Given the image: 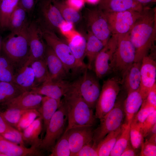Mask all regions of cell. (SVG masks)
<instances>
[{
	"instance_id": "obj_13",
	"label": "cell",
	"mask_w": 156,
	"mask_h": 156,
	"mask_svg": "<svg viewBox=\"0 0 156 156\" xmlns=\"http://www.w3.org/2000/svg\"><path fill=\"white\" fill-rule=\"evenodd\" d=\"M117 34L112 35L95 60V74L98 79H101L112 72V63L117 46Z\"/></svg>"
},
{
	"instance_id": "obj_38",
	"label": "cell",
	"mask_w": 156,
	"mask_h": 156,
	"mask_svg": "<svg viewBox=\"0 0 156 156\" xmlns=\"http://www.w3.org/2000/svg\"><path fill=\"white\" fill-rule=\"evenodd\" d=\"M0 88L6 96L8 101L25 92L13 83L0 81Z\"/></svg>"
},
{
	"instance_id": "obj_18",
	"label": "cell",
	"mask_w": 156,
	"mask_h": 156,
	"mask_svg": "<svg viewBox=\"0 0 156 156\" xmlns=\"http://www.w3.org/2000/svg\"><path fill=\"white\" fill-rule=\"evenodd\" d=\"M44 55L50 79L53 81L67 80L70 75L63 64L53 50L46 44Z\"/></svg>"
},
{
	"instance_id": "obj_33",
	"label": "cell",
	"mask_w": 156,
	"mask_h": 156,
	"mask_svg": "<svg viewBox=\"0 0 156 156\" xmlns=\"http://www.w3.org/2000/svg\"><path fill=\"white\" fill-rule=\"evenodd\" d=\"M52 1L66 21L73 24L80 20L81 15L78 11L69 6L66 2L60 0Z\"/></svg>"
},
{
	"instance_id": "obj_10",
	"label": "cell",
	"mask_w": 156,
	"mask_h": 156,
	"mask_svg": "<svg viewBox=\"0 0 156 156\" xmlns=\"http://www.w3.org/2000/svg\"><path fill=\"white\" fill-rule=\"evenodd\" d=\"M99 79L87 67L83 72L82 75L76 80L81 95L92 109L95 107L101 91Z\"/></svg>"
},
{
	"instance_id": "obj_20",
	"label": "cell",
	"mask_w": 156,
	"mask_h": 156,
	"mask_svg": "<svg viewBox=\"0 0 156 156\" xmlns=\"http://www.w3.org/2000/svg\"><path fill=\"white\" fill-rule=\"evenodd\" d=\"M42 97L30 91H26L7 101L4 105L7 108L37 109L40 105Z\"/></svg>"
},
{
	"instance_id": "obj_11",
	"label": "cell",
	"mask_w": 156,
	"mask_h": 156,
	"mask_svg": "<svg viewBox=\"0 0 156 156\" xmlns=\"http://www.w3.org/2000/svg\"><path fill=\"white\" fill-rule=\"evenodd\" d=\"M85 17L88 30L105 46L112 34L105 14L97 8L88 9Z\"/></svg>"
},
{
	"instance_id": "obj_7",
	"label": "cell",
	"mask_w": 156,
	"mask_h": 156,
	"mask_svg": "<svg viewBox=\"0 0 156 156\" xmlns=\"http://www.w3.org/2000/svg\"><path fill=\"white\" fill-rule=\"evenodd\" d=\"M124 101L117 98L114 107L102 118L98 127L94 130L93 145L96 147L98 144L109 133L117 129L122 125L125 117Z\"/></svg>"
},
{
	"instance_id": "obj_51",
	"label": "cell",
	"mask_w": 156,
	"mask_h": 156,
	"mask_svg": "<svg viewBox=\"0 0 156 156\" xmlns=\"http://www.w3.org/2000/svg\"><path fill=\"white\" fill-rule=\"evenodd\" d=\"M136 150L133 148L129 144L124 150L120 156H137Z\"/></svg>"
},
{
	"instance_id": "obj_54",
	"label": "cell",
	"mask_w": 156,
	"mask_h": 156,
	"mask_svg": "<svg viewBox=\"0 0 156 156\" xmlns=\"http://www.w3.org/2000/svg\"><path fill=\"white\" fill-rule=\"evenodd\" d=\"M87 2L91 4H95L98 3L99 0H85Z\"/></svg>"
},
{
	"instance_id": "obj_41",
	"label": "cell",
	"mask_w": 156,
	"mask_h": 156,
	"mask_svg": "<svg viewBox=\"0 0 156 156\" xmlns=\"http://www.w3.org/2000/svg\"><path fill=\"white\" fill-rule=\"evenodd\" d=\"M1 135L6 140L18 145L25 146L22 132L16 128L6 131Z\"/></svg>"
},
{
	"instance_id": "obj_44",
	"label": "cell",
	"mask_w": 156,
	"mask_h": 156,
	"mask_svg": "<svg viewBox=\"0 0 156 156\" xmlns=\"http://www.w3.org/2000/svg\"><path fill=\"white\" fill-rule=\"evenodd\" d=\"M74 156H98L96 147L93 141L83 146Z\"/></svg>"
},
{
	"instance_id": "obj_17",
	"label": "cell",
	"mask_w": 156,
	"mask_h": 156,
	"mask_svg": "<svg viewBox=\"0 0 156 156\" xmlns=\"http://www.w3.org/2000/svg\"><path fill=\"white\" fill-rule=\"evenodd\" d=\"M73 82L67 80L53 81L49 79L30 90L31 92L56 99H61L70 88Z\"/></svg>"
},
{
	"instance_id": "obj_49",
	"label": "cell",
	"mask_w": 156,
	"mask_h": 156,
	"mask_svg": "<svg viewBox=\"0 0 156 156\" xmlns=\"http://www.w3.org/2000/svg\"><path fill=\"white\" fill-rule=\"evenodd\" d=\"M85 0H67L66 3L69 6L78 11L84 5Z\"/></svg>"
},
{
	"instance_id": "obj_53",
	"label": "cell",
	"mask_w": 156,
	"mask_h": 156,
	"mask_svg": "<svg viewBox=\"0 0 156 156\" xmlns=\"http://www.w3.org/2000/svg\"><path fill=\"white\" fill-rule=\"evenodd\" d=\"M141 4L144 5L149 3H155L156 1V0H134Z\"/></svg>"
},
{
	"instance_id": "obj_47",
	"label": "cell",
	"mask_w": 156,
	"mask_h": 156,
	"mask_svg": "<svg viewBox=\"0 0 156 156\" xmlns=\"http://www.w3.org/2000/svg\"><path fill=\"white\" fill-rule=\"evenodd\" d=\"M148 104L156 108V84L150 90L146 98L144 100Z\"/></svg>"
},
{
	"instance_id": "obj_22",
	"label": "cell",
	"mask_w": 156,
	"mask_h": 156,
	"mask_svg": "<svg viewBox=\"0 0 156 156\" xmlns=\"http://www.w3.org/2000/svg\"><path fill=\"white\" fill-rule=\"evenodd\" d=\"M67 43L79 67L83 70L87 67L84 62L86 57V39L75 32H73L67 38Z\"/></svg>"
},
{
	"instance_id": "obj_8",
	"label": "cell",
	"mask_w": 156,
	"mask_h": 156,
	"mask_svg": "<svg viewBox=\"0 0 156 156\" xmlns=\"http://www.w3.org/2000/svg\"><path fill=\"white\" fill-rule=\"evenodd\" d=\"M66 107L61 100L58 109L51 118L45 130V135L42 139L40 149L51 151L57 141L63 134L66 120Z\"/></svg>"
},
{
	"instance_id": "obj_21",
	"label": "cell",
	"mask_w": 156,
	"mask_h": 156,
	"mask_svg": "<svg viewBox=\"0 0 156 156\" xmlns=\"http://www.w3.org/2000/svg\"><path fill=\"white\" fill-rule=\"evenodd\" d=\"M0 153L5 156H40L39 150L33 147L27 148L11 142L0 135Z\"/></svg>"
},
{
	"instance_id": "obj_30",
	"label": "cell",
	"mask_w": 156,
	"mask_h": 156,
	"mask_svg": "<svg viewBox=\"0 0 156 156\" xmlns=\"http://www.w3.org/2000/svg\"><path fill=\"white\" fill-rule=\"evenodd\" d=\"M122 125L107 134L96 146L98 156H109L121 132Z\"/></svg>"
},
{
	"instance_id": "obj_26",
	"label": "cell",
	"mask_w": 156,
	"mask_h": 156,
	"mask_svg": "<svg viewBox=\"0 0 156 156\" xmlns=\"http://www.w3.org/2000/svg\"><path fill=\"white\" fill-rule=\"evenodd\" d=\"M144 100L139 89L127 93L124 101V109L125 116V123L131 124L134 116L140 109Z\"/></svg>"
},
{
	"instance_id": "obj_40",
	"label": "cell",
	"mask_w": 156,
	"mask_h": 156,
	"mask_svg": "<svg viewBox=\"0 0 156 156\" xmlns=\"http://www.w3.org/2000/svg\"><path fill=\"white\" fill-rule=\"evenodd\" d=\"M155 110H156V108L143 101L140 109L132 119L141 126L147 118Z\"/></svg>"
},
{
	"instance_id": "obj_29",
	"label": "cell",
	"mask_w": 156,
	"mask_h": 156,
	"mask_svg": "<svg viewBox=\"0 0 156 156\" xmlns=\"http://www.w3.org/2000/svg\"><path fill=\"white\" fill-rule=\"evenodd\" d=\"M27 13L19 4L9 18L7 29L11 32L21 30L28 25Z\"/></svg>"
},
{
	"instance_id": "obj_2",
	"label": "cell",
	"mask_w": 156,
	"mask_h": 156,
	"mask_svg": "<svg viewBox=\"0 0 156 156\" xmlns=\"http://www.w3.org/2000/svg\"><path fill=\"white\" fill-rule=\"evenodd\" d=\"M63 97L62 101L66 109L68 121L65 131L74 127L94 125L96 118L93 109L81 95L76 80L72 82L70 88Z\"/></svg>"
},
{
	"instance_id": "obj_48",
	"label": "cell",
	"mask_w": 156,
	"mask_h": 156,
	"mask_svg": "<svg viewBox=\"0 0 156 156\" xmlns=\"http://www.w3.org/2000/svg\"><path fill=\"white\" fill-rule=\"evenodd\" d=\"M73 23L65 21L60 25V31L65 35H69L73 32Z\"/></svg>"
},
{
	"instance_id": "obj_32",
	"label": "cell",
	"mask_w": 156,
	"mask_h": 156,
	"mask_svg": "<svg viewBox=\"0 0 156 156\" xmlns=\"http://www.w3.org/2000/svg\"><path fill=\"white\" fill-rule=\"evenodd\" d=\"M130 124L124 123L122 125V129L109 156H120L127 146L130 144Z\"/></svg>"
},
{
	"instance_id": "obj_23",
	"label": "cell",
	"mask_w": 156,
	"mask_h": 156,
	"mask_svg": "<svg viewBox=\"0 0 156 156\" xmlns=\"http://www.w3.org/2000/svg\"><path fill=\"white\" fill-rule=\"evenodd\" d=\"M141 62H134L126 72L122 79V85L127 93L139 89L141 82Z\"/></svg>"
},
{
	"instance_id": "obj_43",
	"label": "cell",
	"mask_w": 156,
	"mask_h": 156,
	"mask_svg": "<svg viewBox=\"0 0 156 156\" xmlns=\"http://www.w3.org/2000/svg\"><path fill=\"white\" fill-rule=\"evenodd\" d=\"M140 155L141 156H156V143L146 140L141 146Z\"/></svg>"
},
{
	"instance_id": "obj_24",
	"label": "cell",
	"mask_w": 156,
	"mask_h": 156,
	"mask_svg": "<svg viewBox=\"0 0 156 156\" xmlns=\"http://www.w3.org/2000/svg\"><path fill=\"white\" fill-rule=\"evenodd\" d=\"M43 121L41 116L36 118L22 131L23 139L25 143H28L37 149H40L42 139L39 136L42 131Z\"/></svg>"
},
{
	"instance_id": "obj_27",
	"label": "cell",
	"mask_w": 156,
	"mask_h": 156,
	"mask_svg": "<svg viewBox=\"0 0 156 156\" xmlns=\"http://www.w3.org/2000/svg\"><path fill=\"white\" fill-rule=\"evenodd\" d=\"M61 102V99L46 96L42 97L40 105L37 110L42 120L43 133L45 132L49 121L58 109Z\"/></svg>"
},
{
	"instance_id": "obj_3",
	"label": "cell",
	"mask_w": 156,
	"mask_h": 156,
	"mask_svg": "<svg viewBox=\"0 0 156 156\" xmlns=\"http://www.w3.org/2000/svg\"><path fill=\"white\" fill-rule=\"evenodd\" d=\"M28 27L20 31L11 32L2 42L4 56L14 68L17 66L19 68L22 66L29 57L30 48Z\"/></svg>"
},
{
	"instance_id": "obj_9",
	"label": "cell",
	"mask_w": 156,
	"mask_h": 156,
	"mask_svg": "<svg viewBox=\"0 0 156 156\" xmlns=\"http://www.w3.org/2000/svg\"><path fill=\"white\" fill-rule=\"evenodd\" d=\"M38 18L41 27L56 33L60 25L65 21L52 0H40L37 3Z\"/></svg>"
},
{
	"instance_id": "obj_37",
	"label": "cell",
	"mask_w": 156,
	"mask_h": 156,
	"mask_svg": "<svg viewBox=\"0 0 156 156\" xmlns=\"http://www.w3.org/2000/svg\"><path fill=\"white\" fill-rule=\"evenodd\" d=\"M144 138L141 126L132 119L130 129V142L132 147L136 149L141 147Z\"/></svg>"
},
{
	"instance_id": "obj_25",
	"label": "cell",
	"mask_w": 156,
	"mask_h": 156,
	"mask_svg": "<svg viewBox=\"0 0 156 156\" xmlns=\"http://www.w3.org/2000/svg\"><path fill=\"white\" fill-rule=\"evenodd\" d=\"M13 83L25 91L35 87L34 75L31 66L24 64L19 68L14 74Z\"/></svg>"
},
{
	"instance_id": "obj_36",
	"label": "cell",
	"mask_w": 156,
	"mask_h": 156,
	"mask_svg": "<svg viewBox=\"0 0 156 156\" xmlns=\"http://www.w3.org/2000/svg\"><path fill=\"white\" fill-rule=\"evenodd\" d=\"M49 156H70L71 151L66 132H64L50 151Z\"/></svg>"
},
{
	"instance_id": "obj_16",
	"label": "cell",
	"mask_w": 156,
	"mask_h": 156,
	"mask_svg": "<svg viewBox=\"0 0 156 156\" xmlns=\"http://www.w3.org/2000/svg\"><path fill=\"white\" fill-rule=\"evenodd\" d=\"M92 127H78L64 131L66 133L71 156H74L83 146L93 141L94 130Z\"/></svg>"
},
{
	"instance_id": "obj_5",
	"label": "cell",
	"mask_w": 156,
	"mask_h": 156,
	"mask_svg": "<svg viewBox=\"0 0 156 156\" xmlns=\"http://www.w3.org/2000/svg\"><path fill=\"white\" fill-rule=\"evenodd\" d=\"M129 32L117 34V46L112 60V72L121 79L134 62L135 57V49L130 39Z\"/></svg>"
},
{
	"instance_id": "obj_1",
	"label": "cell",
	"mask_w": 156,
	"mask_h": 156,
	"mask_svg": "<svg viewBox=\"0 0 156 156\" xmlns=\"http://www.w3.org/2000/svg\"><path fill=\"white\" fill-rule=\"evenodd\" d=\"M156 30L155 10L144 7L129 33L135 49L134 62H141L144 57L148 55L156 40Z\"/></svg>"
},
{
	"instance_id": "obj_34",
	"label": "cell",
	"mask_w": 156,
	"mask_h": 156,
	"mask_svg": "<svg viewBox=\"0 0 156 156\" xmlns=\"http://www.w3.org/2000/svg\"><path fill=\"white\" fill-rule=\"evenodd\" d=\"M29 65L34 71L36 87L50 79L47 65L44 59L34 61Z\"/></svg>"
},
{
	"instance_id": "obj_50",
	"label": "cell",
	"mask_w": 156,
	"mask_h": 156,
	"mask_svg": "<svg viewBox=\"0 0 156 156\" xmlns=\"http://www.w3.org/2000/svg\"><path fill=\"white\" fill-rule=\"evenodd\" d=\"M14 128L6 122L0 112V134Z\"/></svg>"
},
{
	"instance_id": "obj_35",
	"label": "cell",
	"mask_w": 156,
	"mask_h": 156,
	"mask_svg": "<svg viewBox=\"0 0 156 156\" xmlns=\"http://www.w3.org/2000/svg\"><path fill=\"white\" fill-rule=\"evenodd\" d=\"M28 110L16 108H7L5 111H0V112L7 123L16 129L22 116Z\"/></svg>"
},
{
	"instance_id": "obj_6",
	"label": "cell",
	"mask_w": 156,
	"mask_h": 156,
	"mask_svg": "<svg viewBox=\"0 0 156 156\" xmlns=\"http://www.w3.org/2000/svg\"><path fill=\"white\" fill-rule=\"evenodd\" d=\"M122 85V79L117 75L104 81L95 105L96 118L101 119L113 108Z\"/></svg>"
},
{
	"instance_id": "obj_28",
	"label": "cell",
	"mask_w": 156,
	"mask_h": 156,
	"mask_svg": "<svg viewBox=\"0 0 156 156\" xmlns=\"http://www.w3.org/2000/svg\"><path fill=\"white\" fill-rule=\"evenodd\" d=\"M88 34L86 39V57L88 60L87 68L90 70L92 69L96 56L105 46L100 40L88 30Z\"/></svg>"
},
{
	"instance_id": "obj_46",
	"label": "cell",
	"mask_w": 156,
	"mask_h": 156,
	"mask_svg": "<svg viewBox=\"0 0 156 156\" xmlns=\"http://www.w3.org/2000/svg\"><path fill=\"white\" fill-rule=\"evenodd\" d=\"M40 0H19V4L28 14L33 13L36 4Z\"/></svg>"
},
{
	"instance_id": "obj_15",
	"label": "cell",
	"mask_w": 156,
	"mask_h": 156,
	"mask_svg": "<svg viewBox=\"0 0 156 156\" xmlns=\"http://www.w3.org/2000/svg\"><path fill=\"white\" fill-rule=\"evenodd\" d=\"M141 82L139 91L144 100L156 84V62L150 55L144 57L140 67Z\"/></svg>"
},
{
	"instance_id": "obj_19",
	"label": "cell",
	"mask_w": 156,
	"mask_h": 156,
	"mask_svg": "<svg viewBox=\"0 0 156 156\" xmlns=\"http://www.w3.org/2000/svg\"><path fill=\"white\" fill-rule=\"evenodd\" d=\"M97 8L103 12L132 10L141 12L144 5L134 0H99Z\"/></svg>"
},
{
	"instance_id": "obj_45",
	"label": "cell",
	"mask_w": 156,
	"mask_h": 156,
	"mask_svg": "<svg viewBox=\"0 0 156 156\" xmlns=\"http://www.w3.org/2000/svg\"><path fill=\"white\" fill-rule=\"evenodd\" d=\"M14 70L0 67V81L13 83Z\"/></svg>"
},
{
	"instance_id": "obj_4",
	"label": "cell",
	"mask_w": 156,
	"mask_h": 156,
	"mask_svg": "<svg viewBox=\"0 0 156 156\" xmlns=\"http://www.w3.org/2000/svg\"><path fill=\"white\" fill-rule=\"evenodd\" d=\"M40 27L46 44L61 60L70 75H75L83 71L78 65L67 42L60 38L55 32Z\"/></svg>"
},
{
	"instance_id": "obj_12",
	"label": "cell",
	"mask_w": 156,
	"mask_h": 156,
	"mask_svg": "<svg viewBox=\"0 0 156 156\" xmlns=\"http://www.w3.org/2000/svg\"><path fill=\"white\" fill-rule=\"evenodd\" d=\"M142 11L130 10L104 13L107 18L112 34H126L130 31L136 20L140 16Z\"/></svg>"
},
{
	"instance_id": "obj_42",
	"label": "cell",
	"mask_w": 156,
	"mask_h": 156,
	"mask_svg": "<svg viewBox=\"0 0 156 156\" xmlns=\"http://www.w3.org/2000/svg\"><path fill=\"white\" fill-rule=\"evenodd\" d=\"M156 124V110H155L147 118L141 126L144 138L147 137L154 125Z\"/></svg>"
},
{
	"instance_id": "obj_55",
	"label": "cell",
	"mask_w": 156,
	"mask_h": 156,
	"mask_svg": "<svg viewBox=\"0 0 156 156\" xmlns=\"http://www.w3.org/2000/svg\"><path fill=\"white\" fill-rule=\"evenodd\" d=\"M0 1H1V0H0Z\"/></svg>"
},
{
	"instance_id": "obj_31",
	"label": "cell",
	"mask_w": 156,
	"mask_h": 156,
	"mask_svg": "<svg viewBox=\"0 0 156 156\" xmlns=\"http://www.w3.org/2000/svg\"><path fill=\"white\" fill-rule=\"evenodd\" d=\"M19 0H1L0 2V29H7L11 14L18 4Z\"/></svg>"
},
{
	"instance_id": "obj_52",
	"label": "cell",
	"mask_w": 156,
	"mask_h": 156,
	"mask_svg": "<svg viewBox=\"0 0 156 156\" xmlns=\"http://www.w3.org/2000/svg\"><path fill=\"white\" fill-rule=\"evenodd\" d=\"M8 101V99L0 88V105H4Z\"/></svg>"
},
{
	"instance_id": "obj_14",
	"label": "cell",
	"mask_w": 156,
	"mask_h": 156,
	"mask_svg": "<svg viewBox=\"0 0 156 156\" xmlns=\"http://www.w3.org/2000/svg\"><path fill=\"white\" fill-rule=\"evenodd\" d=\"M27 31L30 54L25 64L29 65L34 61L44 59L47 45L44 42L40 25L36 20L29 23Z\"/></svg>"
},
{
	"instance_id": "obj_39",
	"label": "cell",
	"mask_w": 156,
	"mask_h": 156,
	"mask_svg": "<svg viewBox=\"0 0 156 156\" xmlns=\"http://www.w3.org/2000/svg\"><path fill=\"white\" fill-rule=\"evenodd\" d=\"M40 115L37 109L28 110L22 116L18 124L16 129L22 131L28 127Z\"/></svg>"
}]
</instances>
